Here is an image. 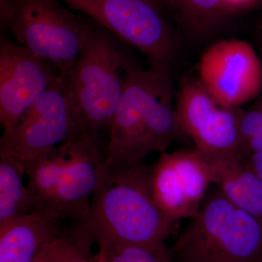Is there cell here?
Here are the masks:
<instances>
[{
    "label": "cell",
    "mask_w": 262,
    "mask_h": 262,
    "mask_svg": "<svg viewBox=\"0 0 262 262\" xmlns=\"http://www.w3.org/2000/svg\"><path fill=\"white\" fill-rule=\"evenodd\" d=\"M152 165L106 166L89 216L75 229L91 243L165 246L173 224L155 201Z\"/></svg>",
    "instance_id": "cell-1"
},
{
    "label": "cell",
    "mask_w": 262,
    "mask_h": 262,
    "mask_svg": "<svg viewBox=\"0 0 262 262\" xmlns=\"http://www.w3.org/2000/svg\"><path fill=\"white\" fill-rule=\"evenodd\" d=\"M171 77L136 67L114 117L105 149L108 167L137 166L151 151L165 152L180 134Z\"/></svg>",
    "instance_id": "cell-2"
},
{
    "label": "cell",
    "mask_w": 262,
    "mask_h": 262,
    "mask_svg": "<svg viewBox=\"0 0 262 262\" xmlns=\"http://www.w3.org/2000/svg\"><path fill=\"white\" fill-rule=\"evenodd\" d=\"M170 251L172 262H262V222L215 187Z\"/></svg>",
    "instance_id": "cell-3"
},
{
    "label": "cell",
    "mask_w": 262,
    "mask_h": 262,
    "mask_svg": "<svg viewBox=\"0 0 262 262\" xmlns=\"http://www.w3.org/2000/svg\"><path fill=\"white\" fill-rule=\"evenodd\" d=\"M136 65L115 45L107 29L95 26L71 74L79 132L108 139Z\"/></svg>",
    "instance_id": "cell-4"
},
{
    "label": "cell",
    "mask_w": 262,
    "mask_h": 262,
    "mask_svg": "<svg viewBox=\"0 0 262 262\" xmlns=\"http://www.w3.org/2000/svg\"><path fill=\"white\" fill-rule=\"evenodd\" d=\"M0 22L18 44L68 77L96 26L64 8L60 0H10L0 10Z\"/></svg>",
    "instance_id": "cell-5"
},
{
    "label": "cell",
    "mask_w": 262,
    "mask_h": 262,
    "mask_svg": "<svg viewBox=\"0 0 262 262\" xmlns=\"http://www.w3.org/2000/svg\"><path fill=\"white\" fill-rule=\"evenodd\" d=\"M139 49L152 70L171 75L177 58L175 37L165 10L151 0H63Z\"/></svg>",
    "instance_id": "cell-6"
},
{
    "label": "cell",
    "mask_w": 262,
    "mask_h": 262,
    "mask_svg": "<svg viewBox=\"0 0 262 262\" xmlns=\"http://www.w3.org/2000/svg\"><path fill=\"white\" fill-rule=\"evenodd\" d=\"M78 133L71 77L60 75L40 98L3 133L0 154L18 160L24 168Z\"/></svg>",
    "instance_id": "cell-7"
},
{
    "label": "cell",
    "mask_w": 262,
    "mask_h": 262,
    "mask_svg": "<svg viewBox=\"0 0 262 262\" xmlns=\"http://www.w3.org/2000/svg\"><path fill=\"white\" fill-rule=\"evenodd\" d=\"M199 72L200 80L225 108H237L262 91L261 60L246 41L213 43L202 56Z\"/></svg>",
    "instance_id": "cell-8"
},
{
    "label": "cell",
    "mask_w": 262,
    "mask_h": 262,
    "mask_svg": "<svg viewBox=\"0 0 262 262\" xmlns=\"http://www.w3.org/2000/svg\"><path fill=\"white\" fill-rule=\"evenodd\" d=\"M175 113L181 132L206 158L239 151L242 111L220 106L201 80L186 81L177 95Z\"/></svg>",
    "instance_id": "cell-9"
},
{
    "label": "cell",
    "mask_w": 262,
    "mask_h": 262,
    "mask_svg": "<svg viewBox=\"0 0 262 262\" xmlns=\"http://www.w3.org/2000/svg\"><path fill=\"white\" fill-rule=\"evenodd\" d=\"M65 142L68 148L65 168L53 195L41 211L77 223L89 216L91 200L106 168L107 141L77 133Z\"/></svg>",
    "instance_id": "cell-10"
},
{
    "label": "cell",
    "mask_w": 262,
    "mask_h": 262,
    "mask_svg": "<svg viewBox=\"0 0 262 262\" xmlns=\"http://www.w3.org/2000/svg\"><path fill=\"white\" fill-rule=\"evenodd\" d=\"M61 73L27 48L2 37L0 41V124L3 133L37 102Z\"/></svg>",
    "instance_id": "cell-11"
},
{
    "label": "cell",
    "mask_w": 262,
    "mask_h": 262,
    "mask_svg": "<svg viewBox=\"0 0 262 262\" xmlns=\"http://www.w3.org/2000/svg\"><path fill=\"white\" fill-rule=\"evenodd\" d=\"M211 184L209 164L196 149L165 151L152 165L153 195L173 225L195 214Z\"/></svg>",
    "instance_id": "cell-12"
},
{
    "label": "cell",
    "mask_w": 262,
    "mask_h": 262,
    "mask_svg": "<svg viewBox=\"0 0 262 262\" xmlns=\"http://www.w3.org/2000/svg\"><path fill=\"white\" fill-rule=\"evenodd\" d=\"M206 159L212 184L234 206L262 222V182L241 151Z\"/></svg>",
    "instance_id": "cell-13"
},
{
    "label": "cell",
    "mask_w": 262,
    "mask_h": 262,
    "mask_svg": "<svg viewBox=\"0 0 262 262\" xmlns=\"http://www.w3.org/2000/svg\"><path fill=\"white\" fill-rule=\"evenodd\" d=\"M59 219L37 211L0 224V262H33L61 233Z\"/></svg>",
    "instance_id": "cell-14"
},
{
    "label": "cell",
    "mask_w": 262,
    "mask_h": 262,
    "mask_svg": "<svg viewBox=\"0 0 262 262\" xmlns=\"http://www.w3.org/2000/svg\"><path fill=\"white\" fill-rule=\"evenodd\" d=\"M163 3L168 15L192 40L213 37L232 17L222 0H163Z\"/></svg>",
    "instance_id": "cell-15"
},
{
    "label": "cell",
    "mask_w": 262,
    "mask_h": 262,
    "mask_svg": "<svg viewBox=\"0 0 262 262\" xmlns=\"http://www.w3.org/2000/svg\"><path fill=\"white\" fill-rule=\"evenodd\" d=\"M25 168L18 160L0 154V224L37 211L34 194L24 182Z\"/></svg>",
    "instance_id": "cell-16"
},
{
    "label": "cell",
    "mask_w": 262,
    "mask_h": 262,
    "mask_svg": "<svg viewBox=\"0 0 262 262\" xmlns=\"http://www.w3.org/2000/svg\"><path fill=\"white\" fill-rule=\"evenodd\" d=\"M67 153V144L63 142L26 167L27 186L35 198L37 211H41L53 195L65 168Z\"/></svg>",
    "instance_id": "cell-17"
},
{
    "label": "cell",
    "mask_w": 262,
    "mask_h": 262,
    "mask_svg": "<svg viewBox=\"0 0 262 262\" xmlns=\"http://www.w3.org/2000/svg\"><path fill=\"white\" fill-rule=\"evenodd\" d=\"M98 254L103 262H172L170 248L103 243Z\"/></svg>",
    "instance_id": "cell-18"
},
{
    "label": "cell",
    "mask_w": 262,
    "mask_h": 262,
    "mask_svg": "<svg viewBox=\"0 0 262 262\" xmlns=\"http://www.w3.org/2000/svg\"><path fill=\"white\" fill-rule=\"evenodd\" d=\"M91 244L75 232L70 237L59 233L51 241L53 262H94L89 257Z\"/></svg>",
    "instance_id": "cell-19"
},
{
    "label": "cell",
    "mask_w": 262,
    "mask_h": 262,
    "mask_svg": "<svg viewBox=\"0 0 262 262\" xmlns=\"http://www.w3.org/2000/svg\"><path fill=\"white\" fill-rule=\"evenodd\" d=\"M227 12L233 15L242 14L254 9L262 3V0H222Z\"/></svg>",
    "instance_id": "cell-20"
},
{
    "label": "cell",
    "mask_w": 262,
    "mask_h": 262,
    "mask_svg": "<svg viewBox=\"0 0 262 262\" xmlns=\"http://www.w3.org/2000/svg\"><path fill=\"white\" fill-rule=\"evenodd\" d=\"M244 158L247 160L253 171L262 182V152L255 153Z\"/></svg>",
    "instance_id": "cell-21"
},
{
    "label": "cell",
    "mask_w": 262,
    "mask_h": 262,
    "mask_svg": "<svg viewBox=\"0 0 262 262\" xmlns=\"http://www.w3.org/2000/svg\"><path fill=\"white\" fill-rule=\"evenodd\" d=\"M54 238V237H53ZM51 241L46 244L40 252L38 254L37 257L33 262H53L51 256Z\"/></svg>",
    "instance_id": "cell-22"
},
{
    "label": "cell",
    "mask_w": 262,
    "mask_h": 262,
    "mask_svg": "<svg viewBox=\"0 0 262 262\" xmlns=\"http://www.w3.org/2000/svg\"><path fill=\"white\" fill-rule=\"evenodd\" d=\"M257 39L258 46H259L262 55V17L260 19L257 26Z\"/></svg>",
    "instance_id": "cell-23"
},
{
    "label": "cell",
    "mask_w": 262,
    "mask_h": 262,
    "mask_svg": "<svg viewBox=\"0 0 262 262\" xmlns=\"http://www.w3.org/2000/svg\"><path fill=\"white\" fill-rule=\"evenodd\" d=\"M10 1V0H0V10L4 9Z\"/></svg>",
    "instance_id": "cell-24"
},
{
    "label": "cell",
    "mask_w": 262,
    "mask_h": 262,
    "mask_svg": "<svg viewBox=\"0 0 262 262\" xmlns=\"http://www.w3.org/2000/svg\"><path fill=\"white\" fill-rule=\"evenodd\" d=\"M151 1L153 2V3H155L157 5H158V6H160V8H163V10H165V8H164L163 0H151Z\"/></svg>",
    "instance_id": "cell-25"
},
{
    "label": "cell",
    "mask_w": 262,
    "mask_h": 262,
    "mask_svg": "<svg viewBox=\"0 0 262 262\" xmlns=\"http://www.w3.org/2000/svg\"><path fill=\"white\" fill-rule=\"evenodd\" d=\"M94 262H103L101 258L100 257L99 255L97 254V256L94 258Z\"/></svg>",
    "instance_id": "cell-26"
}]
</instances>
